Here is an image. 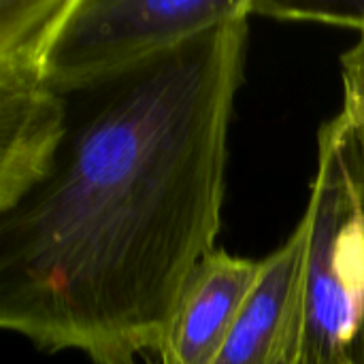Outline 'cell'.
Masks as SVG:
<instances>
[{"instance_id":"cell-1","label":"cell","mask_w":364,"mask_h":364,"mask_svg":"<svg viewBox=\"0 0 364 364\" xmlns=\"http://www.w3.org/2000/svg\"><path fill=\"white\" fill-rule=\"evenodd\" d=\"M250 13L68 98L47 177L0 213V326L92 364L162 346L218 250Z\"/></svg>"},{"instance_id":"cell-2","label":"cell","mask_w":364,"mask_h":364,"mask_svg":"<svg viewBox=\"0 0 364 364\" xmlns=\"http://www.w3.org/2000/svg\"><path fill=\"white\" fill-rule=\"evenodd\" d=\"M299 364H364V128L341 111L320 128L305 211Z\"/></svg>"},{"instance_id":"cell-3","label":"cell","mask_w":364,"mask_h":364,"mask_svg":"<svg viewBox=\"0 0 364 364\" xmlns=\"http://www.w3.org/2000/svg\"><path fill=\"white\" fill-rule=\"evenodd\" d=\"M70 0H0V213L51 171L68 98L51 83V49Z\"/></svg>"},{"instance_id":"cell-4","label":"cell","mask_w":364,"mask_h":364,"mask_svg":"<svg viewBox=\"0 0 364 364\" xmlns=\"http://www.w3.org/2000/svg\"><path fill=\"white\" fill-rule=\"evenodd\" d=\"M250 13V0H70L49 70L70 98L111 83Z\"/></svg>"},{"instance_id":"cell-5","label":"cell","mask_w":364,"mask_h":364,"mask_svg":"<svg viewBox=\"0 0 364 364\" xmlns=\"http://www.w3.org/2000/svg\"><path fill=\"white\" fill-rule=\"evenodd\" d=\"M307 222L262 260V273L213 364H299Z\"/></svg>"},{"instance_id":"cell-6","label":"cell","mask_w":364,"mask_h":364,"mask_svg":"<svg viewBox=\"0 0 364 364\" xmlns=\"http://www.w3.org/2000/svg\"><path fill=\"white\" fill-rule=\"evenodd\" d=\"M262 273V260L218 247L190 275L166 326L158 364H213Z\"/></svg>"},{"instance_id":"cell-7","label":"cell","mask_w":364,"mask_h":364,"mask_svg":"<svg viewBox=\"0 0 364 364\" xmlns=\"http://www.w3.org/2000/svg\"><path fill=\"white\" fill-rule=\"evenodd\" d=\"M250 15H262L279 21H316L331 26L356 28L364 34V0H314V2H277L250 0Z\"/></svg>"},{"instance_id":"cell-8","label":"cell","mask_w":364,"mask_h":364,"mask_svg":"<svg viewBox=\"0 0 364 364\" xmlns=\"http://www.w3.org/2000/svg\"><path fill=\"white\" fill-rule=\"evenodd\" d=\"M343 64V107L350 109L364 128V70L350 62Z\"/></svg>"},{"instance_id":"cell-9","label":"cell","mask_w":364,"mask_h":364,"mask_svg":"<svg viewBox=\"0 0 364 364\" xmlns=\"http://www.w3.org/2000/svg\"><path fill=\"white\" fill-rule=\"evenodd\" d=\"M341 62H350V64H354V66H360L364 70V34H360V38H358V43L348 51V53H343V58H341Z\"/></svg>"},{"instance_id":"cell-10","label":"cell","mask_w":364,"mask_h":364,"mask_svg":"<svg viewBox=\"0 0 364 364\" xmlns=\"http://www.w3.org/2000/svg\"><path fill=\"white\" fill-rule=\"evenodd\" d=\"M145 364H151V363H149V358H147V360H145Z\"/></svg>"}]
</instances>
